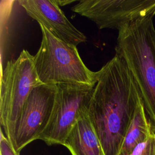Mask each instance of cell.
<instances>
[{
	"label": "cell",
	"mask_w": 155,
	"mask_h": 155,
	"mask_svg": "<svg viewBox=\"0 0 155 155\" xmlns=\"http://www.w3.org/2000/svg\"><path fill=\"white\" fill-rule=\"evenodd\" d=\"M142 101L133 75L118 54L97 71L88 114L105 155H119L127 129Z\"/></svg>",
	"instance_id": "cell-1"
},
{
	"label": "cell",
	"mask_w": 155,
	"mask_h": 155,
	"mask_svg": "<svg viewBox=\"0 0 155 155\" xmlns=\"http://www.w3.org/2000/svg\"><path fill=\"white\" fill-rule=\"evenodd\" d=\"M151 13L118 30L116 54L125 61L140 91L145 111L155 124V28Z\"/></svg>",
	"instance_id": "cell-2"
},
{
	"label": "cell",
	"mask_w": 155,
	"mask_h": 155,
	"mask_svg": "<svg viewBox=\"0 0 155 155\" xmlns=\"http://www.w3.org/2000/svg\"><path fill=\"white\" fill-rule=\"evenodd\" d=\"M41 45L33 56L34 66L42 84H73L94 87L97 71L90 70L79 56L76 46L54 36L45 27Z\"/></svg>",
	"instance_id": "cell-3"
},
{
	"label": "cell",
	"mask_w": 155,
	"mask_h": 155,
	"mask_svg": "<svg viewBox=\"0 0 155 155\" xmlns=\"http://www.w3.org/2000/svg\"><path fill=\"white\" fill-rule=\"evenodd\" d=\"M40 84L33 56L28 51L23 50L17 59L7 62L1 76L0 121L7 139L31 91Z\"/></svg>",
	"instance_id": "cell-4"
},
{
	"label": "cell",
	"mask_w": 155,
	"mask_h": 155,
	"mask_svg": "<svg viewBox=\"0 0 155 155\" xmlns=\"http://www.w3.org/2000/svg\"><path fill=\"white\" fill-rule=\"evenodd\" d=\"M56 93L47 126L38 139L48 145H64L78 120L88 113L94 88L87 85H56Z\"/></svg>",
	"instance_id": "cell-5"
},
{
	"label": "cell",
	"mask_w": 155,
	"mask_h": 155,
	"mask_svg": "<svg viewBox=\"0 0 155 155\" xmlns=\"http://www.w3.org/2000/svg\"><path fill=\"white\" fill-rule=\"evenodd\" d=\"M56 90L55 85L42 84L31 91L8 138L18 153L38 139L45 129L51 115Z\"/></svg>",
	"instance_id": "cell-6"
},
{
	"label": "cell",
	"mask_w": 155,
	"mask_h": 155,
	"mask_svg": "<svg viewBox=\"0 0 155 155\" xmlns=\"http://www.w3.org/2000/svg\"><path fill=\"white\" fill-rule=\"evenodd\" d=\"M71 10L93 21L99 29L119 30L140 17L155 13V0H81Z\"/></svg>",
	"instance_id": "cell-7"
},
{
	"label": "cell",
	"mask_w": 155,
	"mask_h": 155,
	"mask_svg": "<svg viewBox=\"0 0 155 155\" xmlns=\"http://www.w3.org/2000/svg\"><path fill=\"white\" fill-rule=\"evenodd\" d=\"M18 2L29 16L61 41L76 47L87 41V37L70 22L55 0H23Z\"/></svg>",
	"instance_id": "cell-8"
},
{
	"label": "cell",
	"mask_w": 155,
	"mask_h": 155,
	"mask_svg": "<svg viewBox=\"0 0 155 155\" xmlns=\"http://www.w3.org/2000/svg\"><path fill=\"white\" fill-rule=\"evenodd\" d=\"M64 145L71 155H105L88 113L74 125Z\"/></svg>",
	"instance_id": "cell-9"
},
{
	"label": "cell",
	"mask_w": 155,
	"mask_h": 155,
	"mask_svg": "<svg viewBox=\"0 0 155 155\" xmlns=\"http://www.w3.org/2000/svg\"><path fill=\"white\" fill-rule=\"evenodd\" d=\"M153 124L147 114L142 101L127 129L119 154L129 153L137 145L146 140L152 133Z\"/></svg>",
	"instance_id": "cell-10"
},
{
	"label": "cell",
	"mask_w": 155,
	"mask_h": 155,
	"mask_svg": "<svg viewBox=\"0 0 155 155\" xmlns=\"http://www.w3.org/2000/svg\"><path fill=\"white\" fill-rule=\"evenodd\" d=\"M119 155H155V136L153 130L146 140L137 145L131 151Z\"/></svg>",
	"instance_id": "cell-11"
},
{
	"label": "cell",
	"mask_w": 155,
	"mask_h": 155,
	"mask_svg": "<svg viewBox=\"0 0 155 155\" xmlns=\"http://www.w3.org/2000/svg\"><path fill=\"white\" fill-rule=\"evenodd\" d=\"M0 154L1 155H19V154L15 151L10 142L4 135L2 130H1Z\"/></svg>",
	"instance_id": "cell-12"
},
{
	"label": "cell",
	"mask_w": 155,
	"mask_h": 155,
	"mask_svg": "<svg viewBox=\"0 0 155 155\" xmlns=\"http://www.w3.org/2000/svg\"><path fill=\"white\" fill-rule=\"evenodd\" d=\"M56 3L58 4V5H67V4H70V3H71L73 2V1H56Z\"/></svg>",
	"instance_id": "cell-13"
},
{
	"label": "cell",
	"mask_w": 155,
	"mask_h": 155,
	"mask_svg": "<svg viewBox=\"0 0 155 155\" xmlns=\"http://www.w3.org/2000/svg\"><path fill=\"white\" fill-rule=\"evenodd\" d=\"M152 130H153V133L155 136V124L154 123L153 125V127H152Z\"/></svg>",
	"instance_id": "cell-14"
}]
</instances>
